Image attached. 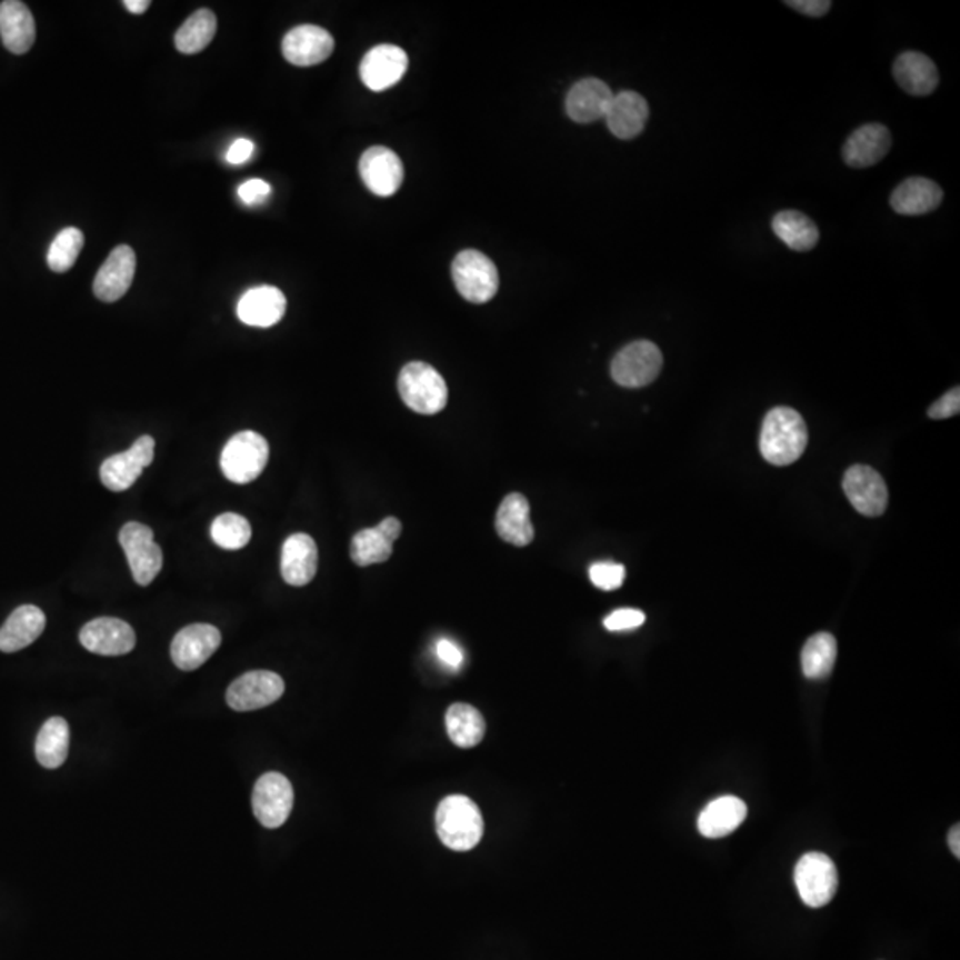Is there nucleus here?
<instances>
[{"label":"nucleus","instance_id":"obj_26","mask_svg":"<svg viewBox=\"0 0 960 960\" xmlns=\"http://www.w3.org/2000/svg\"><path fill=\"white\" fill-rule=\"evenodd\" d=\"M0 38L6 49L17 56L29 52L36 41V22L31 9L18 0L0 4Z\"/></svg>","mask_w":960,"mask_h":960},{"label":"nucleus","instance_id":"obj_32","mask_svg":"<svg viewBox=\"0 0 960 960\" xmlns=\"http://www.w3.org/2000/svg\"><path fill=\"white\" fill-rule=\"evenodd\" d=\"M772 230L793 251H811L820 240V231L808 216L797 210H782L772 219Z\"/></svg>","mask_w":960,"mask_h":960},{"label":"nucleus","instance_id":"obj_39","mask_svg":"<svg viewBox=\"0 0 960 960\" xmlns=\"http://www.w3.org/2000/svg\"><path fill=\"white\" fill-rule=\"evenodd\" d=\"M646 613L637 609H619L604 618L603 624L610 631H628L642 627Z\"/></svg>","mask_w":960,"mask_h":960},{"label":"nucleus","instance_id":"obj_31","mask_svg":"<svg viewBox=\"0 0 960 960\" xmlns=\"http://www.w3.org/2000/svg\"><path fill=\"white\" fill-rule=\"evenodd\" d=\"M36 760L40 761L44 769H59L68 758L70 751V728L61 717H52L41 726L40 733L36 738Z\"/></svg>","mask_w":960,"mask_h":960},{"label":"nucleus","instance_id":"obj_35","mask_svg":"<svg viewBox=\"0 0 960 960\" xmlns=\"http://www.w3.org/2000/svg\"><path fill=\"white\" fill-rule=\"evenodd\" d=\"M218 31V18L210 9H200L187 18L174 34V44L182 53H198L209 47Z\"/></svg>","mask_w":960,"mask_h":960},{"label":"nucleus","instance_id":"obj_15","mask_svg":"<svg viewBox=\"0 0 960 960\" xmlns=\"http://www.w3.org/2000/svg\"><path fill=\"white\" fill-rule=\"evenodd\" d=\"M360 174L364 187L372 194L388 198L396 194L402 186L404 166L390 148L372 147L361 156Z\"/></svg>","mask_w":960,"mask_h":960},{"label":"nucleus","instance_id":"obj_25","mask_svg":"<svg viewBox=\"0 0 960 960\" xmlns=\"http://www.w3.org/2000/svg\"><path fill=\"white\" fill-rule=\"evenodd\" d=\"M893 77L898 86L912 97H929L939 84V71L932 59L914 50L898 56Z\"/></svg>","mask_w":960,"mask_h":960},{"label":"nucleus","instance_id":"obj_21","mask_svg":"<svg viewBox=\"0 0 960 960\" xmlns=\"http://www.w3.org/2000/svg\"><path fill=\"white\" fill-rule=\"evenodd\" d=\"M891 132L884 124L868 123L850 133L841 156L850 168L864 169L879 164L880 160L888 156Z\"/></svg>","mask_w":960,"mask_h":960},{"label":"nucleus","instance_id":"obj_6","mask_svg":"<svg viewBox=\"0 0 960 960\" xmlns=\"http://www.w3.org/2000/svg\"><path fill=\"white\" fill-rule=\"evenodd\" d=\"M662 367L663 356L660 349L653 342L639 340L622 347L610 364V373L619 387L642 388L660 376Z\"/></svg>","mask_w":960,"mask_h":960},{"label":"nucleus","instance_id":"obj_34","mask_svg":"<svg viewBox=\"0 0 960 960\" xmlns=\"http://www.w3.org/2000/svg\"><path fill=\"white\" fill-rule=\"evenodd\" d=\"M836 657H838V644L831 633L820 631L809 637L800 657L806 678L809 680L827 678L834 669Z\"/></svg>","mask_w":960,"mask_h":960},{"label":"nucleus","instance_id":"obj_46","mask_svg":"<svg viewBox=\"0 0 960 960\" xmlns=\"http://www.w3.org/2000/svg\"><path fill=\"white\" fill-rule=\"evenodd\" d=\"M960 827L956 826L951 829L950 834H948V844H950V850L953 852L957 859L960 858Z\"/></svg>","mask_w":960,"mask_h":960},{"label":"nucleus","instance_id":"obj_13","mask_svg":"<svg viewBox=\"0 0 960 960\" xmlns=\"http://www.w3.org/2000/svg\"><path fill=\"white\" fill-rule=\"evenodd\" d=\"M221 631L212 624H189L178 631L171 644V658L182 671L200 669L221 646Z\"/></svg>","mask_w":960,"mask_h":960},{"label":"nucleus","instance_id":"obj_14","mask_svg":"<svg viewBox=\"0 0 960 960\" xmlns=\"http://www.w3.org/2000/svg\"><path fill=\"white\" fill-rule=\"evenodd\" d=\"M408 53L396 44H378L361 59L360 77L370 91H387L399 84L408 71Z\"/></svg>","mask_w":960,"mask_h":960},{"label":"nucleus","instance_id":"obj_36","mask_svg":"<svg viewBox=\"0 0 960 960\" xmlns=\"http://www.w3.org/2000/svg\"><path fill=\"white\" fill-rule=\"evenodd\" d=\"M210 536L212 541L224 550H240L251 541V524L244 516L224 512L213 520Z\"/></svg>","mask_w":960,"mask_h":960},{"label":"nucleus","instance_id":"obj_28","mask_svg":"<svg viewBox=\"0 0 960 960\" xmlns=\"http://www.w3.org/2000/svg\"><path fill=\"white\" fill-rule=\"evenodd\" d=\"M497 532L503 541L514 547H527L533 541V524L530 520V503L521 493H509L498 507Z\"/></svg>","mask_w":960,"mask_h":960},{"label":"nucleus","instance_id":"obj_27","mask_svg":"<svg viewBox=\"0 0 960 960\" xmlns=\"http://www.w3.org/2000/svg\"><path fill=\"white\" fill-rule=\"evenodd\" d=\"M47 618L43 610L34 604H22L13 610L0 628V651L17 653L20 649L31 646L43 633Z\"/></svg>","mask_w":960,"mask_h":960},{"label":"nucleus","instance_id":"obj_3","mask_svg":"<svg viewBox=\"0 0 960 960\" xmlns=\"http://www.w3.org/2000/svg\"><path fill=\"white\" fill-rule=\"evenodd\" d=\"M399 393L404 404L420 414L440 413L449 400V388L441 373L423 361H413L400 370Z\"/></svg>","mask_w":960,"mask_h":960},{"label":"nucleus","instance_id":"obj_45","mask_svg":"<svg viewBox=\"0 0 960 960\" xmlns=\"http://www.w3.org/2000/svg\"><path fill=\"white\" fill-rule=\"evenodd\" d=\"M124 8L129 9L130 13L142 14L150 8L148 0H124Z\"/></svg>","mask_w":960,"mask_h":960},{"label":"nucleus","instance_id":"obj_5","mask_svg":"<svg viewBox=\"0 0 960 960\" xmlns=\"http://www.w3.org/2000/svg\"><path fill=\"white\" fill-rule=\"evenodd\" d=\"M452 278L462 298L473 304L491 301L498 290L497 266L477 249H464L453 258Z\"/></svg>","mask_w":960,"mask_h":960},{"label":"nucleus","instance_id":"obj_12","mask_svg":"<svg viewBox=\"0 0 960 960\" xmlns=\"http://www.w3.org/2000/svg\"><path fill=\"white\" fill-rule=\"evenodd\" d=\"M843 491L856 511L861 514H884L888 507V486L873 468L853 464L843 477Z\"/></svg>","mask_w":960,"mask_h":960},{"label":"nucleus","instance_id":"obj_10","mask_svg":"<svg viewBox=\"0 0 960 960\" xmlns=\"http://www.w3.org/2000/svg\"><path fill=\"white\" fill-rule=\"evenodd\" d=\"M156 456V441L151 436H141L127 452L107 458L100 468V479L107 489L121 493L132 488L144 468L150 467Z\"/></svg>","mask_w":960,"mask_h":960},{"label":"nucleus","instance_id":"obj_7","mask_svg":"<svg viewBox=\"0 0 960 960\" xmlns=\"http://www.w3.org/2000/svg\"><path fill=\"white\" fill-rule=\"evenodd\" d=\"M797 891L811 909L827 906L838 891V870L832 859L822 852H808L797 862Z\"/></svg>","mask_w":960,"mask_h":960},{"label":"nucleus","instance_id":"obj_43","mask_svg":"<svg viewBox=\"0 0 960 960\" xmlns=\"http://www.w3.org/2000/svg\"><path fill=\"white\" fill-rule=\"evenodd\" d=\"M784 4L796 9L799 13L813 18L823 17L832 8V2H829V0H788Z\"/></svg>","mask_w":960,"mask_h":960},{"label":"nucleus","instance_id":"obj_23","mask_svg":"<svg viewBox=\"0 0 960 960\" xmlns=\"http://www.w3.org/2000/svg\"><path fill=\"white\" fill-rule=\"evenodd\" d=\"M649 118V106L642 94L621 91L613 94L609 111L604 114L610 132L622 141L636 139L644 130Z\"/></svg>","mask_w":960,"mask_h":960},{"label":"nucleus","instance_id":"obj_20","mask_svg":"<svg viewBox=\"0 0 960 960\" xmlns=\"http://www.w3.org/2000/svg\"><path fill=\"white\" fill-rule=\"evenodd\" d=\"M402 523L397 518H384L378 527L363 529L351 541V559L356 566L387 562L393 551V542L400 538Z\"/></svg>","mask_w":960,"mask_h":960},{"label":"nucleus","instance_id":"obj_2","mask_svg":"<svg viewBox=\"0 0 960 960\" xmlns=\"http://www.w3.org/2000/svg\"><path fill=\"white\" fill-rule=\"evenodd\" d=\"M436 831L444 847L467 852L479 844L484 822L473 800L464 796H449L436 809Z\"/></svg>","mask_w":960,"mask_h":960},{"label":"nucleus","instance_id":"obj_9","mask_svg":"<svg viewBox=\"0 0 960 960\" xmlns=\"http://www.w3.org/2000/svg\"><path fill=\"white\" fill-rule=\"evenodd\" d=\"M293 790L280 772H267L253 788V813L267 829H278L292 813Z\"/></svg>","mask_w":960,"mask_h":960},{"label":"nucleus","instance_id":"obj_4","mask_svg":"<svg viewBox=\"0 0 960 960\" xmlns=\"http://www.w3.org/2000/svg\"><path fill=\"white\" fill-rule=\"evenodd\" d=\"M269 461V443L253 431L231 436L221 452V470L231 482L248 484L262 476Z\"/></svg>","mask_w":960,"mask_h":960},{"label":"nucleus","instance_id":"obj_19","mask_svg":"<svg viewBox=\"0 0 960 960\" xmlns=\"http://www.w3.org/2000/svg\"><path fill=\"white\" fill-rule=\"evenodd\" d=\"M612 98V89L603 80L594 77L578 80L566 97V112L574 123H594L603 120Z\"/></svg>","mask_w":960,"mask_h":960},{"label":"nucleus","instance_id":"obj_1","mask_svg":"<svg viewBox=\"0 0 960 960\" xmlns=\"http://www.w3.org/2000/svg\"><path fill=\"white\" fill-rule=\"evenodd\" d=\"M808 427L802 414L788 406L770 409L760 434V452L773 467H788L804 453Z\"/></svg>","mask_w":960,"mask_h":960},{"label":"nucleus","instance_id":"obj_40","mask_svg":"<svg viewBox=\"0 0 960 960\" xmlns=\"http://www.w3.org/2000/svg\"><path fill=\"white\" fill-rule=\"evenodd\" d=\"M239 198L246 204H262L271 196V186L262 178H251L239 187Z\"/></svg>","mask_w":960,"mask_h":960},{"label":"nucleus","instance_id":"obj_11","mask_svg":"<svg viewBox=\"0 0 960 960\" xmlns=\"http://www.w3.org/2000/svg\"><path fill=\"white\" fill-rule=\"evenodd\" d=\"M284 681L271 671H251L228 687L227 702L231 710L253 711L269 707L283 696Z\"/></svg>","mask_w":960,"mask_h":960},{"label":"nucleus","instance_id":"obj_8","mask_svg":"<svg viewBox=\"0 0 960 960\" xmlns=\"http://www.w3.org/2000/svg\"><path fill=\"white\" fill-rule=\"evenodd\" d=\"M120 544L136 583L150 586L162 569V550L153 539V530L147 524L130 521L120 530Z\"/></svg>","mask_w":960,"mask_h":960},{"label":"nucleus","instance_id":"obj_37","mask_svg":"<svg viewBox=\"0 0 960 960\" xmlns=\"http://www.w3.org/2000/svg\"><path fill=\"white\" fill-rule=\"evenodd\" d=\"M84 248V236L79 228H64L50 244L47 263L53 272L70 271Z\"/></svg>","mask_w":960,"mask_h":960},{"label":"nucleus","instance_id":"obj_42","mask_svg":"<svg viewBox=\"0 0 960 960\" xmlns=\"http://www.w3.org/2000/svg\"><path fill=\"white\" fill-rule=\"evenodd\" d=\"M436 657L440 658L444 666L450 667L453 671H458L459 667L464 662V654L453 640L440 639L436 642Z\"/></svg>","mask_w":960,"mask_h":960},{"label":"nucleus","instance_id":"obj_22","mask_svg":"<svg viewBox=\"0 0 960 960\" xmlns=\"http://www.w3.org/2000/svg\"><path fill=\"white\" fill-rule=\"evenodd\" d=\"M319 568V550L308 533H292L281 548V577L293 587L310 583Z\"/></svg>","mask_w":960,"mask_h":960},{"label":"nucleus","instance_id":"obj_17","mask_svg":"<svg viewBox=\"0 0 960 960\" xmlns=\"http://www.w3.org/2000/svg\"><path fill=\"white\" fill-rule=\"evenodd\" d=\"M283 56L296 67H316L333 53L334 40L319 26H299L287 32L281 43Z\"/></svg>","mask_w":960,"mask_h":960},{"label":"nucleus","instance_id":"obj_44","mask_svg":"<svg viewBox=\"0 0 960 960\" xmlns=\"http://www.w3.org/2000/svg\"><path fill=\"white\" fill-rule=\"evenodd\" d=\"M254 153V144L253 141H249V139H237L233 144H231L230 150L227 151V160L230 164L240 166L248 162Z\"/></svg>","mask_w":960,"mask_h":960},{"label":"nucleus","instance_id":"obj_41","mask_svg":"<svg viewBox=\"0 0 960 960\" xmlns=\"http://www.w3.org/2000/svg\"><path fill=\"white\" fill-rule=\"evenodd\" d=\"M960 411V390L953 388L948 391L938 402H933L929 409V417L933 420H942V418H951L959 414Z\"/></svg>","mask_w":960,"mask_h":960},{"label":"nucleus","instance_id":"obj_18","mask_svg":"<svg viewBox=\"0 0 960 960\" xmlns=\"http://www.w3.org/2000/svg\"><path fill=\"white\" fill-rule=\"evenodd\" d=\"M136 274V253L130 246H118L107 257L94 278L93 292L100 301L114 302L129 292Z\"/></svg>","mask_w":960,"mask_h":960},{"label":"nucleus","instance_id":"obj_30","mask_svg":"<svg viewBox=\"0 0 960 960\" xmlns=\"http://www.w3.org/2000/svg\"><path fill=\"white\" fill-rule=\"evenodd\" d=\"M747 817L743 800L733 796L719 797L699 814L698 829L704 838H724L737 831Z\"/></svg>","mask_w":960,"mask_h":960},{"label":"nucleus","instance_id":"obj_38","mask_svg":"<svg viewBox=\"0 0 960 960\" xmlns=\"http://www.w3.org/2000/svg\"><path fill=\"white\" fill-rule=\"evenodd\" d=\"M589 577L601 591H616L624 583L627 569L618 562H596L589 569Z\"/></svg>","mask_w":960,"mask_h":960},{"label":"nucleus","instance_id":"obj_29","mask_svg":"<svg viewBox=\"0 0 960 960\" xmlns=\"http://www.w3.org/2000/svg\"><path fill=\"white\" fill-rule=\"evenodd\" d=\"M889 201L897 213L921 216L938 209L942 201V189L929 178H907L894 189Z\"/></svg>","mask_w":960,"mask_h":960},{"label":"nucleus","instance_id":"obj_16","mask_svg":"<svg viewBox=\"0 0 960 960\" xmlns=\"http://www.w3.org/2000/svg\"><path fill=\"white\" fill-rule=\"evenodd\" d=\"M80 644L102 657H121L136 648V631L129 622L116 618H98L80 630Z\"/></svg>","mask_w":960,"mask_h":960},{"label":"nucleus","instance_id":"obj_33","mask_svg":"<svg viewBox=\"0 0 960 960\" xmlns=\"http://www.w3.org/2000/svg\"><path fill=\"white\" fill-rule=\"evenodd\" d=\"M447 731L450 740L462 749H471L482 742L486 733L484 717L480 711L464 702H458L447 710Z\"/></svg>","mask_w":960,"mask_h":960},{"label":"nucleus","instance_id":"obj_24","mask_svg":"<svg viewBox=\"0 0 960 960\" xmlns=\"http://www.w3.org/2000/svg\"><path fill=\"white\" fill-rule=\"evenodd\" d=\"M284 310L287 299L283 292L269 284L248 290L237 304L239 319L254 328H271L278 324L283 319Z\"/></svg>","mask_w":960,"mask_h":960}]
</instances>
